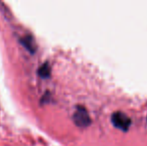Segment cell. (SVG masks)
Instances as JSON below:
<instances>
[{
    "mask_svg": "<svg viewBox=\"0 0 147 146\" xmlns=\"http://www.w3.org/2000/svg\"><path fill=\"white\" fill-rule=\"evenodd\" d=\"M111 121L113 125L121 130H127L131 124V119L128 117L124 112L121 111H116L111 115Z\"/></svg>",
    "mask_w": 147,
    "mask_h": 146,
    "instance_id": "1",
    "label": "cell"
},
{
    "mask_svg": "<svg viewBox=\"0 0 147 146\" xmlns=\"http://www.w3.org/2000/svg\"><path fill=\"white\" fill-rule=\"evenodd\" d=\"M73 120L77 126L79 127H86L90 123V117L87 110L81 105H78L76 110L73 114Z\"/></svg>",
    "mask_w": 147,
    "mask_h": 146,
    "instance_id": "2",
    "label": "cell"
},
{
    "mask_svg": "<svg viewBox=\"0 0 147 146\" xmlns=\"http://www.w3.org/2000/svg\"><path fill=\"white\" fill-rule=\"evenodd\" d=\"M20 43L27 49L29 52L34 53L36 51V43L34 41V38L29 34H26L20 39Z\"/></svg>",
    "mask_w": 147,
    "mask_h": 146,
    "instance_id": "3",
    "label": "cell"
},
{
    "mask_svg": "<svg viewBox=\"0 0 147 146\" xmlns=\"http://www.w3.org/2000/svg\"><path fill=\"white\" fill-rule=\"evenodd\" d=\"M37 73L41 78H48L51 73V67L49 62H44L37 70Z\"/></svg>",
    "mask_w": 147,
    "mask_h": 146,
    "instance_id": "4",
    "label": "cell"
}]
</instances>
